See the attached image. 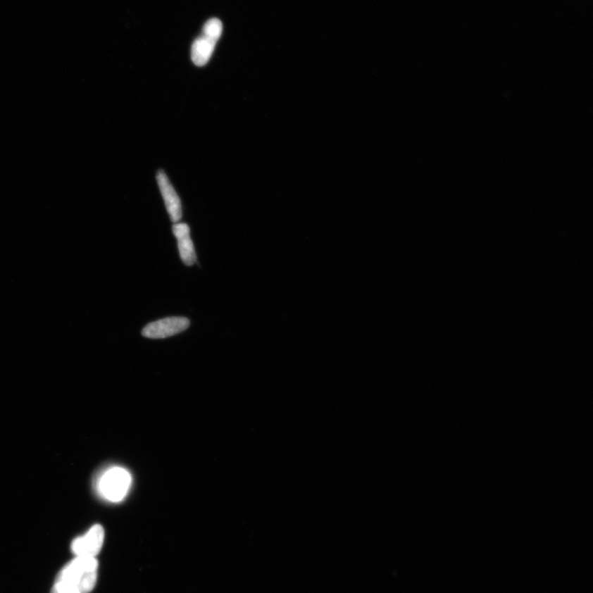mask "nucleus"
<instances>
[{
    "label": "nucleus",
    "instance_id": "obj_8",
    "mask_svg": "<svg viewBox=\"0 0 593 593\" xmlns=\"http://www.w3.org/2000/svg\"><path fill=\"white\" fill-rule=\"evenodd\" d=\"M52 593H81L80 592L69 586L63 585V583L56 582L54 587H53Z\"/></svg>",
    "mask_w": 593,
    "mask_h": 593
},
{
    "label": "nucleus",
    "instance_id": "obj_7",
    "mask_svg": "<svg viewBox=\"0 0 593 593\" xmlns=\"http://www.w3.org/2000/svg\"><path fill=\"white\" fill-rule=\"evenodd\" d=\"M175 237L178 241L180 256L185 265L191 266L196 261L193 242L189 237V227L186 223H176L173 228Z\"/></svg>",
    "mask_w": 593,
    "mask_h": 593
},
{
    "label": "nucleus",
    "instance_id": "obj_3",
    "mask_svg": "<svg viewBox=\"0 0 593 593\" xmlns=\"http://www.w3.org/2000/svg\"><path fill=\"white\" fill-rule=\"evenodd\" d=\"M222 32L223 24L220 19L212 18L205 24L202 35L193 43L192 58L194 65L204 66L207 64Z\"/></svg>",
    "mask_w": 593,
    "mask_h": 593
},
{
    "label": "nucleus",
    "instance_id": "obj_6",
    "mask_svg": "<svg viewBox=\"0 0 593 593\" xmlns=\"http://www.w3.org/2000/svg\"><path fill=\"white\" fill-rule=\"evenodd\" d=\"M157 181L161 191L162 196L167 207L171 220L174 223L181 220L182 216V203L172 184L170 183L167 175L160 171L157 175Z\"/></svg>",
    "mask_w": 593,
    "mask_h": 593
},
{
    "label": "nucleus",
    "instance_id": "obj_2",
    "mask_svg": "<svg viewBox=\"0 0 593 593\" xmlns=\"http://www.w3.org/2000/svg\"><path fill=\"white\" fill-rule=\"evenodd\" d=\"M131 475L123 468H110L101 475L97 489L105 499L120 502L127 494L131 485Z\"/></svg>",
    "mask_w": 593,
    "mask_h": 593
},
{
    "label": "nucleus",
    "instance_id": "obj_1",
    "mask_svg": "<svg viewBox=\"0 0 593 593\" xmlns=\"http://www.w3.org/2000/svg\"><path fill=\"white\" fill-rule=\"evenodd\" d=\"M97 570L99 563L95 557L77 556L61 572L56 582L87 593L96 585Z\"/></svg>",
    "mask_w": 593,
    "mask_h": 593
},
{
    "label": "nucleus",
    "instance_id": "obj_4",
    "mask_svg": "<svg viewBox=\"0 0 593 593\" xmlns=\"http://www.w3.org/2000/svg\"><path fill=\"white\" fill-rule=\"evenodd\" d=\"M189 325V320L186 318H168L146 325L142 335L149 339H164L184 332Z\"/></svg>",
    "mask_w": 593,
    "mask_h": 593
},
{
    "label": "nucleus",
    "instance_id": "obj_5",
    "mask_svg": "<svg viewBox=\"0 0 593 593\" xmlns=\"http://www.w3.org/2000/svg\"><path fill=\"white\" fill-rule=\"evenodd\" d=\"M104 537L103 527L95 525L84 537L77 538L73 542L72 551L77 556L96 557L103 547Z\"/></svg>",
    "mask_w": 593,
    "mask_h": 593
}]
</instances>
